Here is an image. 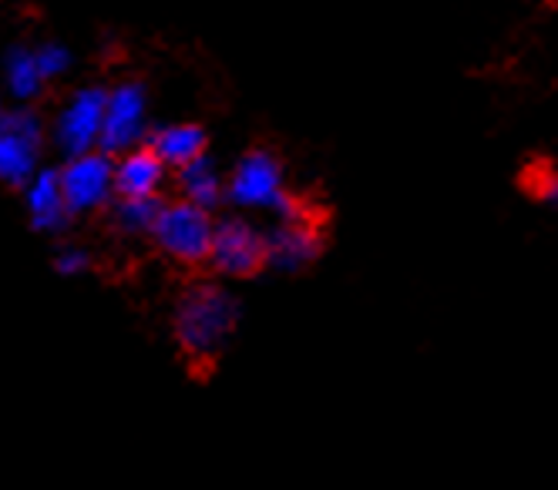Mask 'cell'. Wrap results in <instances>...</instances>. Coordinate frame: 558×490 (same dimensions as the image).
Listing matches in <instances>:
<instances>
[{
	"instance_id": "cell-1",
	"label": "cell",
	"mask_w": 558,
	"mask_h": 490,
	"mask_svg": "<svg viewBox=\"0 0 558 490\" xmlns=\"http://www.w3.org/2000/svg\"><path fill=\"white\" fill-rule=\"evenodd\" d=\"M239 316H243L239 299L229 290H222L219 282H192L179 296L172 316L175 343L198 370H209L226 350V343L232 340Z\"/></svg>"
},
{
	"instance_id": "cell-2",
	"label": "cell",
	"mask_w": 558,
	"mask_h": 490,
	"mask_svg": "<svg viewBox=\"0 0 558 490\" xmlns=\"http://www.w3.org/2000/svg\"><path fill=\"white\" fill-rule=\"evenodd\" d=\"M213 212L189 206V201H162V212H158L151 225V238L158 245V253L169 256L179 266H206L209 259V245H213Z\"/></svg>"
},
{
	"instance_id": "cell-3",
	"label": "cell",
	"mask_w": 558,
	"mask_h": 490,
	"mask_svg": "<svg viewBox=\"0 0 558 490\" xmlns=\"http://www.w3.org/2000/svg\"><path fill=\"white\" fill-rule=\"evenodd\" d=\"M41 148H45V128L41 118L31 108L0 114V182L8 188L24 192V185L37 175Z\"/></svg>"
},
{
	"instance_id": "cell-4",
	"label": "cell",
	"mask_w": 558,
	"mask_h": 490,
	"mask_svg": "<svg viewBox=\"0 0 558 490\" xmlns=\"http://www.w3.org/2000/svg\"><path fill=\"white\" fill-rule=\"evenodd\" d=\"M287 192L283 161H279L269 148H253L235 161L229 175L226 195L239 209H263L272 212V206Z\"/></svg>"
},
{
	"instance_id": "cell-5",
	"label": "cell",
	"mask_w": 558,
	"mask_h": 490,
	"mask_svg": "<svg viewBox=\"0 0 558 490\" xmlns=\"http://www.w3.org/2000/svg\"><path fill=\"white\" fill-rule=\"evenodd\" d=\"M58 182L71 216L101 212L114 198V158L98 148L68 158V166L58 172Z\"/></svg>"
},
{
	"instance_id": "cell-6",
	"label": "cell",
	"mask_w": 558,
	"mask_h": 490,
	"mask_svg": "<svg viewBox=\"0 0 558 490\" xmlns=\"http://www.w3.org/2000/svg\"><path fill=\"white\" fill-rule=\"evenodd\" d=\"M219 275L229 279H253L266 269V235L246 219H222L213 225L209 259Z\"/></svg>"
},
{
	"instance_id": "cell-7",
	"label": "cell",
	"mask_w": 558,
	"mask_h": 490,
	"mask_svg": "<svg viewBox=\"0 0 558 490\" xmlns=\"http://www.w3.org/2000/svg\"><path fill=\"white\" fill-rule=\"evenodd\" d=\"M145 108H148L145 88L135 85V81H125V85L108 91L98 151L118 158V155L138 148V142L145 138Z\"/></svg>"
},
{
	"instance_id": "cell-8",
	"label": "cell",
	"mask_w": 558,
	"mask_h": 490,
	"mask_svg": "<svg viewBox=\"0 0 558 490\" xmlns=\"http://www.w3.org/2000/svg\"><path fill=\"white\" fill-rule=\"evenodd\" d=\"M105 101H108L105 88H82V91H74L71 101L61 108V114L54 121V145L61 148L64 158H77V155L98 148Z\"/></svg>"
},
{
	"instance_id": "cell-9",
	"label": "cell",
	"mask_w": 558,
	"mask_h": 490,
	"mask_svg": "<svg viewBox=\"0 0 558 490\" xmlns=\"http://www.w3.org/2000/svg\"><path fill=\"white\" fill-rule=\"evenodd\" d=\"M266 235V269L300 272L324 256V229L320 222H283Z\"/></svg>"
},
{
	"instance_id": "cell-10",
	"label": "cell",
	"mask_w": 558,
	"mask_h": 490,
	"mask_svg": "<svg viewBox=\"0 0 558 490\" xmlns=\"http://www.w3.org/2000/svg\"><path fill=\"white\" fill-rule=\"evenodd\" d=\"M166 166L148 145H138L114 161V195L118 198H155L166 185Z\"/></svg>"
},
{
	"instance_id": "cell-11",
	"label": "cell",
	"mask_w": 558,
	"mask_h": 490,
	"mask_svg": "<svg viewBox=\"0 0 558 490\" xmlns=\"http://www.w3.org/2000/svg\"><path fill=\"white\" fill-rule=\"evenodd\" d=\"M24 201H27V219L37 232L48 235H61L71 225V212L68 201L61 195V182L58 172H37L27 185H24Z\"/></svg>"
},
{
	"instance_id": "cell-12",
	"label": "cell",
	"mask_w": 558,
	"mask_h": 490,
	"mask_svg": "<svg viewBox=\"0 0 558 490\" xmlns=\"http://www.w3.org/2000/svg\"><path fill=\"white\" fill-rule=\"evenodd\" d=\"M175 185H179V195L182 201H189V206H198L213 212L219 201L226 198V185H222V175L219 169L213 166V158L198 155L195 161H189V166L175 169Z\"/></svg>"
},
{
	"instance_id": "cell-13",
	"label": "cell",
	"mask_w": 558,
	"mask_h": 490,
	"mask_svg": "<svg viewBox=\"0 0 558 490\" xmlns=\"http://www.w3.org/2000/svg\"><path fill=\"white\" fill-rule=\"evenodd\" d=\"M148 148L166 169H182L206 155V132L198 125H162L148 135Z\"/></svg>"
},
{
	"instance_id": "cell-14",
	"label": "cell",
	"mask_w": 558,
	"mask_h": 490,
	"mask_svg": "<svg viewBox=\"0 0 558 490\" xmlns=\"http://www.w3.org/2000/svg\"><path fill=\"white\" fill-rule=\"evenodd\" d=\"M4 81H8V91L17 101H34L37 95L45 91V77L34 64V51L31 48H14L4 58Z\"/></svg>"
},
{
	"instance_id": "cell-15",
	"label": "cell",
	"mask_w": 558,
	"mask_h": 490,
	"mask_svg": "<svg viewBox=\"0 0 558 490\" xmlns=\"http://www.w3.org/2000/svg\"><path fill=\"white\" fill-rule=\"evenodd\" d=\"M162 212V198H118L111 206V225L122 235H151V225Z\"/></svg>"
},
{
	"instance_id": "cell-16",
	"label": "cell",
	"mask_w": 558,
	"mask_h": 490,
	"mask_svg": "<svg viewBox=\"0 0 558 490\" xmlns=\"http://www.w3.org/2000/svg\"><path fill=\"white\" fill-rule=\"evenodd\" d=\"M522 185H525V192L529 195H535V198H542V201H551L555 206V198H558V179H555V169L548 166V161H532V166L525 169V175H522Z\"/></svg>"
},
{
	"instance_id": "cell-17",
	"label": "cell",
	"mask_w": 558,
	"mask_h": 490,
	"mask_svg": "<svg viewBox=\"0 0 558 490\" xmlns=\"http://www.w3.org/2000/svg\"><path fill=\"white\" fill-rule=\"evenodd\" d=\"M34 64L41 71L45 85H51V81H58L71 68V51L61 45H41V48H34Z\"/></svg>"
},
{
	"instance_id": "cell-18",
	"label": "cell",
	"mask_w": 558,
	"mask_h": 490,
	"mask_svg": "<svg viewBox=\"0 0 558 490\" xmlns=\"http://www.w3.org/2000/svg\"><path fill=\"white\" fill-rule=\"evenodd\" d=\"M54 269L61 275H85L92 269V256L85 249H77V245H68V249L54 256Z\"/></svg>"
},
{
	"instance_id": "cell-19",
	"label": "cell",
	"mask_w": 558,
	"mask_h": 490,
	"mask_svg": "<svg viewBox=\"0 0 558 490\" xmlns=\"http://www.w3.org/2000/svg\"><path fill=\"white\" fill-rule=\"evenodd\" d=\"M0 114H4V108H0Z\"/></svg>"
}]
</instances>
